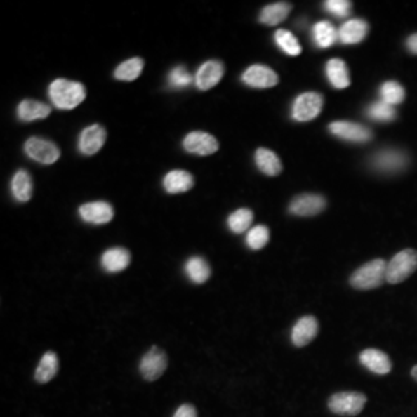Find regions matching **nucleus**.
Listing matches in <instances>:
<instances>
[{"mask_svg": "<svg viewBox=\"0 0 417 417\" xmlns=\"http://www.w3.org/2000/svg\"><path fill=\"white\" fill-rule=\"evenodd\" d=\"M246 243L252 251H260L269 243V229L266 226H255L247 232Z\"/></svg>", "mask_w": 417, "mask_h": 417, "instance_id": "nucleus-34", "label": "nucleus"}, {"mask_svg": "<svg viewBox=\"0 0 417 417\" xmlns=\"http://www.w3.org/2000/svg\"><path fill=\"white\" fill-rule=\"evenodd\" d=\"M168 365L167 354L158 346H152L139 362V373L149 382H154L166 373Z\"/></svg>", "mask_w": 417, "mask_h": 417, "instance_id": "nucleus-7", "label": "nucleus"}, {"mask_svg": "<svg viewBox=\"0 0 417 417\" xmlns=\"http://www.w3.org/2000/svg\"><path fill=\"white\" fill-rule=\"evenodd\" d=\"M184 150L192 154H198V157H208L213 154L220 149V144L216 141V138L206 131H190V133L184 138L183 141Z\"/></svg>", "mask_w": 417, "mask_h": 417, "instance_id": "nucleus-9", "label": "nucleus"}, {"mask_svg": "<svg viewBox=\"0 0 417 417\" xmlns=\"http://www.w3.org/2000/svg\"><path fill=\"white\" fill-rule=\"evenodd\" d=\"M184 272L189 277L192 283L203 284L211 277V266L208 263L201 257H190L184 265Z\"/></svg>", "mask_w": 417, "mask_h": 417, "instance_id": "nucleus-27", "label": "nucleus"}, {"mask_svg": "<svg viewBox=\"0 0 417 417\" xmlns=\"http://www.w3.org/2000/svg\"><path fill=\"white\" fill-rule=\"evenodd\" d=\"M408 166V157L404 152L399 150H383L374 154L373 167H376L378 172L394 173L400 172Z\"/></svg>", "mask_w": 417, "mask_h": 417, "instance_id": "nucleus-15", "label": "nucleus"}, {"mask_svg": "<svg viewBox=\"0 0 417 417\" xmlns=\"http://www.w3.org/2000/svg\"><path fill=\"white\" fill-rule=\"evenodd\" d=\"M323 108V96L317 91L301 93L292 104V119L297 122H307L315 119Z\"/></svg>", "mask_w": 417, "mask_h": 417, "instance_id": "nucleus-5", "label": "nucleus"}, {"mask_svg": "<svg viewBox=\"0 0 417 417\" xmlns=\"http://www.w3.org/2000/svg\"><path fill=\"white\" fill-rule=\"evenodd\" d=\"M253 221V212L251 208L241 207L238 211L232 212L227 218V226L234 234H243L247 229L251 230V224Z\"/></svg>", "mask_w": 417, "mask_h": 417, "instance_id": "nucleus-30", "label": "nucleus"}, {"mask_svg": "<svg viewBox=\"0 0 417 417\" xmlns=\"http://www.w3.org/2000/svg\"><path fill=\"white\" fill-rule=\"evenodd\" d=\"M326 198L319 193H303L291 201L289 212L296 216H314L326 208Z\"/></svg>", "mask_w": 417, "mask_h": 417, "instance_id": "nucleus-10", "label": "nucleus"}, {"mask_svg": "<svg viewBox=\"0 0 417 417\" xmlns=\"http://www.w3.org/2000/svg\"><path fill=\"white\" fill-rule=\"evenodd\" d=\"M326 77L332 87L337 90L348 88L351 85L350 72L342 59H331L326 62Z\"/></svg>", "mask_w": 417, "mask_h": 417, "instance_id": "nucleus-20", "label": "nucleus"}, {"mask_svg": "<svg viewBox=\"0 0 417 417\" xmlns=\"http://www.w3.org/2000/svg\"><path fill=\"white\" fill-rule=\"evenodd\" d=\"M386 267H388V263L382 258L369 261L355 270L350 278V283L352 288L357 291H369L380 288L386 282Z\"/></svg>", "mask_w": 417, "mask_h": 417, "instance_id": "nucleus-2", "label": "nucleus"}, {"mask_svg": "<svg viewBox=\"0 0 417 417\" xmlns=\"http://www.w3.org/2000/svg\"><path fill=\"white\" fill-rule=\"evenodd\" d=\"M193 184H195L193 176L185 170H172L162 180V185L167 193H184L190 190Z\"/></svg>", "mask_w": 417, "mask_h": 417, "instance_id": "nucleus-23", "label": "nucleus"}, {"mask_svg": "<svg viewBox=\"0 0 417 417\" xmlns=\"http://www.w3.org/2000/svg\"><path fill=\"white\" fill-rule=\"evenodd\" d=\"M107 139V131L102 126H98V124H93L90 127H85L82 133L79 135V141H77V149L85 157H91V154H96L102 145L105 144Z\"/></svg>", "mask_w": 417, "mask_h": 417, "instance_id": "nucleus-12", "label": "nucleus"}, {"mask_svg": "<svg viewBox=\"0 0 417 417\" xmlns=\"http://www.w3.org/2000/svg\"><path fill=\"white\" fill-rule=\"evenodd\" d=\"M51 113V107L39 100L25 99L18 105V118L23 122L45 119Z\"/></svg>", "mask_w": 417, "mask_h": 417, "instance_id": "nucleus-22", "label": "nucleus"}, {"mask_svg": "<svg viewBox=\"0 0 417 417\" xmlns=\"http://www.w3.org/2000/svg\"><path fill=\"white\" fill-rule=\"evenodd\" d=\"M406 50L417 56V33L411 34L406 39Z\"/></svg>", "mask_w": 417, "mask_h": 417, "instance_id": "nucleus-38", "label": "nucleus"}, {"mask_svg": "<svg viewBox=\"0 0 417 417\" xmlns=\"http://www.w3.org/2000/svg\"><path fill=\"white\" fill-rule=\"evenodd\" d=\"M23 150H25L29 159H33L44 166L54 164V162L60 158V150L56 144L48 141V139L37 136L27 139L25 145H23Z\"/></svg>", "mask_w": 417, "mask_h": 417, "instance_id": "nucleus-6", "label": "nucleus"}, {"mask_svg": "<svg viewBox=\"0 0 417 417\" xmlns=\"http://www.w3.org/2000/svg\"><path fill=\"white\" fill-rule=\"evenodd\" d=\"M48 96L51 104L59 108V110H73V108L84 102L85 96H87V90H85L81 82L56 79L50 84Z\"/></svg>", "mask_w": 417, "mask_h": 417, "instance_id": "nucleus-1", "label": "nucleus"}, {"mask_svg": "<svg viewBox=\"0 0 417 417\" xmlns=\"http://www.w3.org/2000/svg\"><path fill=\"white\" fill-rule=\"evenodd\" d=\"M143 68H144V60L141 58H131L116 67L113 76L118 81L131 82L138 79L139 74L143 73Z\"/></svg>", "mask_w": 417, "mask_h": 417, "instance_id": "nucleus-29", "label": "nucleus"}, {"mask_svg": "<svg viewBox=\"0 0 417 417\" xmlns=\"http://www.w3.org/2000/svg\"><path fill=\"white\" fill-rule=\"evenodd\" d=\"M11 193L18 203H28L33 197V180L27 170H18L11 180Z\"/></svg>", "mask_w": 417, "mask_h": 417, "instance_id": "nucleus-21", "label": "nucleus"}, {"mask_svg": "<svg viewBox=\"0 0 417 417\" xmlns=\"http://www.w3.org/2000/svg\"><path fill=\"white\" fill-rule=\"evenodd\" d=\"M380 98L390 105H399L405 100V88L396 81H386L380 87Z\"/></svg>", "mask_w": 417, "mask_h": 417, "instance_id": "nucleus-32", "label": "nucleus"}, {"mask_svg": "<svg viewBox=\"0 0 417 417\" xmlns=\"http://www.w3.org/2000/svg\"><path fill=\"white\" fill-rule=\"evenodd\" d=\"M173 417H198V414H197L195 406L189 405V404H184V405H181L180 408L176 409Z\"/></svg>", "mask_w": 417, "mask_h": 417, "instance_id": "nucleus-37", "label": "nucleus"}, {"mask_svg": "<svg viewBox=\"0 0 417 417\" xmlns=\"http://www.w3.org/2000/svg\"><path fill=\"white\" fill-rule=\"evenodd\" d=\"M411 376H413V378H414V380L417 382V365H416V366H414V368L411 369Z\"/></svg>", "mask_w": 417, "mask_h": 417, "instance_id": "nucleus-39", "label": "nucleus"}, {"mask_svg": "<svg viewBox=\"0 0 417 417\" xmlns=\"http://www.w3.org/2000/svg\"><path fill=\"white\" fill-rule=\"evenodd\" d=\"M312 37L317 46H320V48H329V46L334 45L338 39V29H336L331 22L320 20L317 22L312 28Z\"/></svg>", "mask_w": 417, "mask_h": 417, "instance_id": "nucleus-28", "label": "nucleus"}, {"mask_svg": "<svg viewBox=\"0 0 417 417\" xmlns=\"http://www.w3.org/2000/svg\"><path fill=\"white\" fill-rule=\"evenodd\" d=\"M224 74V67L220 60H207L198 68L195 74V85L201 91H207L218 85Z\"/></svg>", "mask_w": 417, "mask_h": 417, "instance_id": "nucleus-14", "label": "nucleus"}, {"mask_svg": "<svg viewBox=\"0 0 417 417\" xmlns=\"http://www.w3.org/2000/svg\"><path fill=\"white\" fill-rule=\"evenodd\" d=\"M368 31L369 25L363 19H350L340 27L338 39L345 45H355L365 41Z\"/></svg>", "mask_w": 417, "mask_h": 417, "instance_id": "nucleus-18", "label": "nucleus"}, {"mask_svg": "<svg viewBox=\"0 0 417 417\" xmlns=\"http://www.w3.org/2000/svg\"><path fill=\"white\" fill-rule=\"evenodd\" d=\"M328 130L334 136L350 143L363 144L373 139V131H371L368 127L351 121H334L329 124Z\"/></svg>", "mask_w": 417, "mask_h": 417, "instance_id": "nucleus-8", "label": "nucleus"}, {"mask_svg": "<svg viewBox=\"0 0 417 417\" xmlns=\"http://www.w3.org/2000/svg\"><path fill=\"white\" fill-rule=\"evenodd\" d=\"M168 85L172 88H185L189 87V85L192 84V81L195 82V79H193L192 74L185 70L184 67H175L172 72L168 73Z\"/></svg>", "mask_w": 417, "mask_h": 417, "instance_id": "nucleus-35", "label": "nucleus"}, {"mask_svg": "<svg viewBox=\"0 0 417 417\" xmlns=\"http://www.w3.org/2000/svg\"><path fill=\"white\" fill-rule=\"evenodd\" d=\"M131 261V255L127 249L124 247H112V249H107L102 257H100V266L104 270L110 274L121 272V270L127 269Z\"/></svg>", "mask_w": 417, "mask_h": 417, "instance_id": "nucleus-19", "label": "nucleus"}, {"mask_svg": "<svg viewBox=\"0 0 417 417\" xmlns=\"http://www.w3.org/2000/svg\"><path fill=\"white\" fill-rule=\"evenodd\" d=\"M292 10V5L288 2H275L266 5L263 8L258 20L261 23H265L267 27H275L278 23H282L286 18H288L289 13Z\"/></svg>", "mask_w": 417, "mask_h": 417, "instance_id": "nucleus-25", "label": "nucleus"}, {"mask_svg": "<svg viewBox=\"0 0 417 417\" xmlns=\"http://www.w3.org/2000/svg\"><path fill=\"white\" fill-rule=\"evenodd\" d=\"M366 405V396L359 391H340L328 400L331 413L337 416H357Z\"/></svg>", "mask_w": 417, "mask_h": 417, "instance_id": "nucleus-4", "label": "nucleus"}, {"mask_svg": "<svg viewBox=\"0 0 417 417\" xmlns=\"http://www.w3.org/2000/svg\"><path fill=\"white\" fill-rule=\"evenodd\" d=\"M417 269V251L404 249L397 252L386 267V282L397 284L405 282L409 275H413Z\"/></svg>", "mask_w": 417, "mask_h": 417, "instance_id": "nucleus-3", "label": "nucleus"}, {"mask_svg": "<svg viewBox=\"0 0 417 417\" xmlns=\"http://www.w3.org/2000/svg\"><path fill=\"white\" fill-rule=\"evenodd\" d=\"M241 81L252 88H270L275 87L280 77L272 68L266 65H251L246 68Z\"/></svg>", "mask_w": 417, "mask_h": 417, "instance_id": "nucleus-11", "label": "nucleus"}, {"mask_svg": "<svg viewBox=\"0 0 417 417\" xmlns=\"http://www.w3.org/2000/svg\"><path fill=\"white\" fill-rule=\"evenodd\" d=\"M366 114L369 119L373 121H380V122H390L396 119V108L392 105L383 102V100H378V102L371 104L366 110Z\"/></svg>", "mask_w": 417, "mask_h": 417, "instance_id": "nucleus-33", "label": "nucleus"}, {"mask_svg": "<svg viewBox=\"0 0 417 417\" xmlns=\"http://www.w3.org/2000/svg\"><path fill=\"white\" fill-rule=\"evenodd\" d=\"M274 39H275V44L278 45V48L288 54V56H298L301 53V45L291 31L277 29Z\"/></svg>", "mask_w": 417, "mask_h": 417, "instance_id": "nucleus-31", "label": "nucleus"}, {"mask_svg": "<svg viewBox=\"0 0 417 417\" xmlns=\"http://www.w3.org/2000/svg\"><path fill=\"white\" fill-rule=\"evenodd\" d=\"M255 164H257L261 173L267 176H278L283 170L280 158L269 149H258L255 152Z\"/></svg>", "mask_w": 417, "mask_h": 417, "instance_id": "nucleus-24", "label": "nucleus"}, {"mask_svg": "<svg viewBox=\"0 0 417 417\" xmlns=\"http://www.w3.org/2000/svg\"><path fill=\"white\" fill-rule=\"evenodd\" d=\"M317 334H319V322H317V319L312 315H305L293 324L291 340L296 346L303 348L311 343L317 337Z\"/></svg>", "mask_w": 417, "mask_h": 417, "instance_id": "nucleus-16", "label": "nucleus"}, {"mask_svg": "<svg viewBox=\"0 0 417 417\" xmlns=\"http://www.w3.org/2000/svg\"><path fill=\"white\" fill-rule=\"evenodd\" d=\"M58 371H59L58 354L53 351L45 352L36 368L34 380L37 383H48L51 378L58 374Z\"/></svg>", "mask_w": 417, "mask_h": 417, "instance_id": "nucleus-26", "label": "nucleus"}, {"mask_svg": "<svg viewBox=\"0 0 417 417\" xmlns=\"http://www.w3.org/2000/svg\"><path fill=\"white\" fill-rule=\"evenodd\" d=\"M351 6L352 4L348 0H328V2H324V10L338 19L348 18L351 13Z\"/></svg>", "mask_w": 417, "mask_h": 417, "instance_id": "nucleus-36", "label": "nucleus"}, {"mask_svg": "<svg viewBox=\"0 0 417 417\" xmlns=\"http://www.w3.org/2000/svg\"><path fill=\"white\" fill-rule=\"evenodd\" d=\"M359 360L363 366L371 371V373L378 376L388 374L392 369V363L388 355L380 350H373V348L362 351Z\"/></svg>", "mask_w": 417, "mask_h": 417, "instance_id": "nucleus-17", "label": "nucleus"}, {"mask_svg": "<svg viewBox=\"0 0 417 417\" xmlns=\"http://www.w3.org/2000/svg\"><path fill=\"white\" fill-rule=\"evenodd\" d=\"M114 211L113 207L105 203V201H93V203H85L79 207V216L82 221L88 224H107L113 220Z\"/></svg>", "mask_w": 417, "mask_h": 417, "instance_id": "nucleus-13", "label": "nucleus"}]
</instances>
